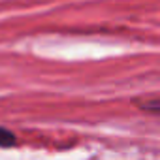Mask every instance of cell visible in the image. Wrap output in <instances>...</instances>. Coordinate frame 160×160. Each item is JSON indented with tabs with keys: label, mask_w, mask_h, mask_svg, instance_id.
I'll use <instances>...</instances> for the list:
<instances>
[{
	"label": "cell",
	"mask_w": 160,
	"mask_h": 160,
	"mask_svg": "<svg viewBox=\"0 0 160 160\" xmlns=\"http://www.w3.org/2000/svg\"><path fill=\"white\" fill-rule=\"evenodd\" d=\"M15 141H17V138L12 130L0 126V147H13Z\"/></svg>",
	"instance_id": "obj_1"
}]
</instances>
